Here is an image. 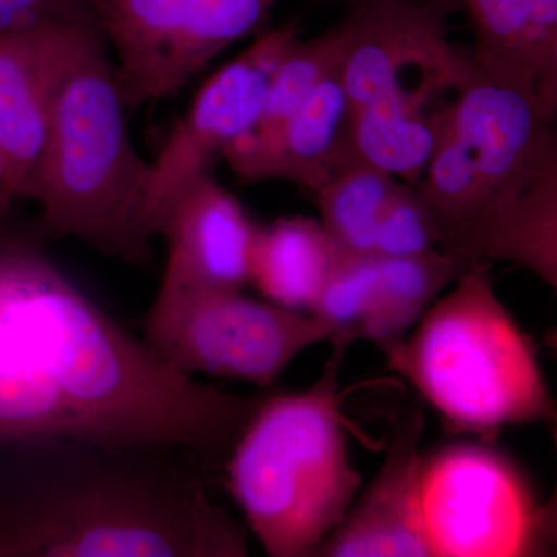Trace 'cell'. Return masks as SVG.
<instances>
[{"label": "cell", "instance_id": "13", "mask_svg": "<svg viewBox=\"0 0 557 557\" xmlns=\"http://www.w3.org/2000/svg\"><path fill=\"white\" fill-rule=\"evenodd\" d=\"M424 409L398 418L383 465L313 557H431L420 508Z\"/></svg>", "mask_w": 557, "mask_h": 557}, {"label": "cell", "instance_id": "3", "mask_svg": "<svg viewBox=\"0 0 557 557\" xmlns=\"http://www.w3.org/2000/svg\"><path fill=\"white\" fill-rule=\"evenodd\" d=\"M108 44L84 25L58 79L33 201L39 226L132 263L150 262L141 212L150 161L126 123Z\"/></svg>", "mask_w": 557, "mask_h": 557}, {"label": "cell", "instance_id": "25", "mask_svg": "<svg viewBox=\"0 0 557 557\" xmlns=\"http://www.w3.org/2000/svg\"><path fill=\"white\" fill-rule=\"evenodd\" d=\"M14 199L13 193H11L9 174H7L5 164H3L2 157H0V237L3 234L9 233L7 230V219H9V212L11 205Z\"/></svg>", "mask_w": 557, "mask_h": 557}, {"label": "cell", "instance_id": "15", "mask_svg": "<svg viewBox=\"0 0 557 557\" xmlns=\"http://www.w3.org/2000/svg\"><path fill=\"white\" fill-rule=\"evenodd\" d=\"M350 113V101L335 73L288 119L237 139L223 160L247 182L284 180L314 194L344 161L357 156L348 132Z\"/></svg>", "mask_w": 557, "mask_h": 557}, {"label": "cell", "instance_id": "12", "mask_svg": "<svg viewBox=\"0 0 557 557\" xmlns=\"http://www.w3.org/2000/svg\"><path fill=\"white\" fill-rule=\"evenodd\" d=\"M258 231L244 205L212 172L194 180L161 225L168 260L160 292L244 288Z\"/></svg>", "mask_w": 557, "mask_h": 557}, {"label": "cell", "instance_id": "1", "mask_svg": "<svg viewBox=\"0 0 557 557\" xmlns=\"http://www.w3.org/2000/svg\"><path fill=\"white\" fill-rule=\"evenodd\" d=\"M259 398L171 368L30 237H0V448L36 440L225 461Z\"/></svg>", "mask_w": 557, "mask_h": 557}, {"label": "cell", "instance_id": "24", "mask_svg": "<svg viewBox=\"0 0 557 557\" xmlns=\"http://www.w3.org/2000/svg\"><path fill=\"white\" fill-rule=\"evenodd\" d=\"M78 24H94L87 0H0V35Z\"/></svg>", "mask_w": 557, "mask_h": 557}, {"label": "cell", "instance_id": "6", "mask_svg": "<svg viewBox=\"0 0 557 557\" xmlns=\"http://www.w3.org/2000/svg\"><path fill=\"white\" fill-rule=\"evenodd\" d=\"M555 120L475 62L417 185L437 223L438 249L467 263L500 260L519 209L557 168Z\"/></svg>", "mask_w": 557, "mask_h": 557}, {"label": "cell", "instance_id": "19", "mask_svg": "<svg viewBox=\"0 0 557 557\" xmlns=\"http://www.w3.org/2000/svg\"><path fill=\"white\" fill-rule=\"evenodd\" d=\"M468 265L442 249L406 258L376 256L372 298L358 339L383 347L403 338Z\"/></svg>", "mask_w": 557, "mask_h": 557}, {"label": "cell", "instance_id": "16", "mask_svg": "<svg viewBox=\"0 0 557 557\" xmlns=\"http://www.w3.org/2000/svg\"><path fill=\"white\" fill-rule=\"evenodd\" d=\"M491 79L557 113V0H460Z\"/></svg>", "mask_w": 557, "mask_h": 557}, {"label": "cell", "instance_id": "14", "mask_svg": "<svg viewBox=\"0 0 557 557\" xmlns=\"http://www.w3.org/2000/svg\"><path fill=\"white\" fill-rule=\"evenodd\" d=\"M84 25L0 35V157L14 199H33L54 90Z\"/></svg>", "mask_w": 557, "mask_h": 557}, {"label": "cell", "instance_id": "5", "mask_svg": "<svg viewBox=\"0 0 557 557\" xmlns=\"http://www.w3.org/2000/svg\"><path fill=\"white\" fill-rule=\"evenodd\" d=\"M302 392L259 399L225 458L226 485L271 557H310L362 486L348 453L339 373L347 344Z\"/></svg>", "mask_w": 557, "mask_h": 557}, {"label": "cell", "instance_id": "21", "mask_svg": "<svg viewBox=\"0 0 557 557\" xmlns=\"http://www.w3.org/2000/svg\"><path fill=\"white\" fill-rule=\"evenodd\" d=\"M343 50L335 25L317 38H296L282 58L265 108L252 131L276 126L304 104L319 84L339 73Z\"/></svg>", "mask_w": 557, "mask_h": 557}, {"label": "cell", "instance_id": "9", "mask_svg": "<svg viewBox=\"0 0 557 557\" xmlns=\"http://www.w3.org/2000/svg\"><path fill=\"white\" fill-rule=\"evenodd\" d=\"M278 0H87L126 109L178 94L237 40L267 27Z\"/></svg>", "mask_w": 557, "mask_h": 557}, {"label": "cell", "instance_id": "11", "mask_svg": "<svg viewBox=\"0 0 557 557\" xmlns=\"http://www.w3.org/2000/svg\"><path fill=\"white\" fill-rule=\"evenodd\" d=\"M460 11V0H354L335 25L350 109L453 64L463 51L449 40Z\"/></svg>", "mask_w": 557, "mask_h": 557}, {"label": "cell", "instance_id": "10", "mask_svg": "<svg viewBox=\"0 0 557 557\" xmlns=\"http://www.w3.org/2000/svg\"><path fill=\"white\" fill-rule=\"evenodd\" d=\"M296 38V24L263 30L197 91L186 115L175 124L156 160L150 161L141 212L146 239L159 236L180 194L194 180L211 172L212 164L223 159L237 139L255 129L278 64Z\"/></svg>", "mask_w": 557, "mask_h": 557}, {"label": "cell", "instance_id": "20", "mask_svg": "<svg viewBox=\"0 0 557 557\" xmlns=\"http://www.w3.org/2000/svg\"><path fill=\"white\" fill-rule=\"evenodd\" d=\"M398 178L351 156L314 193L321 225L344 255H375L381 214Z\"/></svg>", "mask_w": 557, "mask_h": 557}, {"label": "cell", "instance_id": "4", "mask_svg": "<svg viewBox=\"0 0 557 557\" xmlns=\"http://www.w3.org/2000/svg\"><path fill=\"white\" fill-rule=\"evenodd\" d=\"M380 348L450 434L487 440L555 423L536 344L498 298L486 260L469 263L403 338Z\"/></svg>", "mask_w": 557, "mask_h": 557}, {"label": "cell", "instance_id": "7", "mask_svg": "<svg viewBox=\"0 0 557 557\" xmlns=\"http://www.w3.org/2000/svg\"><path fill=\"white\" fill-rule=\"evenodd\" d=\"M420 508L431 557L549 556L555 502H542L511 457L453 443L423 457Z\"/></svg>", "mask_w": 557, "mask_h": 557}, {"label": "cell", "instance_id": "18", "mask_svg": "<svg viewBox=\"0 0 557 557\" xmlns=\"http://www.w3.org/2000/svg\"><path fill=\"white\" fill-rule=\"evenodd\" d=\"M343 256L318 219L281 218L259 226L249 284L269 302L309 313Z\"/></svg>", "mask_w": 557, "mask_h": 557}, {"label": "cell", "instance_id": "8", "mask_svg": "<svg viewBox=\"0 0 557 557\" xmlns=\"http://www.w3.org/2000/svg\"><path fill=\"white\" fill-rule=\"evenodd\" d=\"M143 332L153 351L185 375L262 387L307 348L330 339L311 314L248 298L242 289H159Z\"/></svg>", "mask_w": 557, "mask_h": 557}, {"label": "cell", "instance_id": "17", "mask_svg": "<svg viewBox=\"0 0 557 557\" xmlns=\"http://www.w3.org/2000/svg\"><path fill=\"white\" fill-rule=\"evenodd\" d=\"M461 70L435 73L380 100L351 109L350 145L359 159L418 185L437 148Z\"/></svg>", "mask_w": 557, "mask_h": 557}, {"label": "cell", "instance_id": "2", "mask_svg": "<svg viewBox=\"0 0 557 557\" xmlns=\"http://www.w3.org/2000/svg\"><path fill=\"white\" fill-rule=\"evenodd\" d=\"M170 450L0 448V557H244L247 531Z\"/></svg>", "mask_w": 557, "mask_h": 557}, {"label": "cell", "instance_id": "22", "mask_svg": "<svg viewBox=\"0 0 557 557\" xmlns=\"http://www.w3.org/2000/svg\"><path fill=\"white\" fill-rule=\"evenodd\" d=\"M376 274V255H344L309 314L327 330L330 339L350 344L358 339L368 314Z\"/></svg>", "mask_w": 557, "mask_h": 557}, {"label": "cell", "instance_id": "23", "mask_svg": "<svg viewBox=\"0 0 557 557\" xmlns=\"http://www.w3.org/2000/svg\"><path fill=\"white\" fill-rule=\"evenodd\" d=\"M438 245L437 223L420 188L398 180L381 214L375 255L406 258L438 249Z\"/></svg>", "mask_w": 557, "mask_h": 557}]
</instances>
